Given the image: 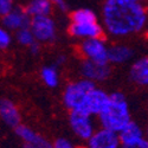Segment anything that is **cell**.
<instances>
[{"label": "cell", "instance_id": "cell-1", "mask_svg": "<svg viewBox=\"0 0 148 148\" xmlns=\"http://www.w3.org/2000/svg\"><path fill=\"white\" fill-rule=\"evenodd\" d=\"M102 25L113 38H125L142 32L148 25V12L139 0H104Z\"/></svg>", "mask_w": 148, "mask_h": 148}, {"label": "cell", "instance_id": "cell-2", "mask_svg": "<svg viewBox=\"0 0 148 148\" xmlns=\"http://www.w3.org/2000/svg\"><path fill=\"white\" fill-rule=\"evenodd\" d=\"M101 127L120 133L132 121L129 103L122 92L109 94V101L104 110L97 116Z\"/></svg>", "mask_w": 148, "mask_h": 148}, {"label": "cell", "instance_id": "cell-3", "mask_svg": "<svg viewBox=\"0 0 148 148\" xmlns=\"http://www.w3.org/2000/svg\"><path fill=\"white\" fill-rule=\"evenodd\" d=\"M97 87L96 83L87 78L72 81L65 85L62 94V102L69 112L78 110L82 112L90 92Z\"/></svg>", "mask_w": 148, "mask_h": 148}, {"label": "cell", "instance_id": "cell-4", "mask_svg": "<svg viewBox=\"0 0 148 148\" xmlns=\"http://www.w3.org/2000/svg\"><path fill=\"white\" fill-rule=\"evenodd\" d=\"M92 117L94 116L83 112H78V110L70 112L69 126L77 139L87 142L90 140V138L96 132V123Z\"/></svg>", "mask_w": 148, "mask_h": 148}, {"label": "cell", "instance_id": "cell-5", "mask_svg": "<svg viewBox=\"0 0 148 148\" xmlns=\"http://www.w3.org/2000/svg\"><path fill=\"white\" fill-rule=\"evenodd\" d=\"M78 51L83 59H89L97 63H109V45L104 42L102 37L81 40Z\"/></svg>", "mask_w": 148, "mask_h": 148}, {"label": "cell", "instance_id": "cell-6", "mask_svg": "<svg viewBox=\"0 0 148 148\" xmlns=\"http://www.w3.org/2000/svg\"><path fill=\"white\" fill-rule=\"evenodd\" d=\"M30 27L40 44L53 43L57 38V24L51 16H42L31 18Z\"/></svg>", "mask_w": 148, "mask_h": 148}, {"label": "cell", "instance_id": "cell-7", "mask_svg": "<svg viewBox=\"0 0 148 148\" xmlns=\"http://www.w3.org/2000/svg\"><path fill=\"white\" fill-rule=\"evenodd\" d=\"M78 71L83 78H87L95 83L107 81L112 73L110 63H97L89 59H82Z\"/></svg>", "mask_w": 148, "mask_h": 148}, {"label": "cell", "instance_id": "cell-8", "mask_svg": "<svg viewBox=\"0 0 148 148\" xmlns=\"http://www.w3.org/2000/svg\"><path fill=\"white\" fill-rule=\"evenodd\" d=\"M69 34L78 40H85L90 38H97L102 37L104 31L103 25L100 21H84V23H72L69 24Z\"/></svg>", "mask_w": 148, "mask_h": 148}, {"label": "cell", "instance_id": "cell-9", "mask_svg": "<svg viewBox=\"0 0 148 148\" xmlns=\"http://www.w3.org/2000/svg\"><path fill=\"white\" fill-rule=\"evenodd\" d=\"M88 146L90 148H121L122 142L117 132L101 127L96 129L88 141Z\"/></svg>", "mask_w": 148, "mask_h": 148}, {"label": "cell", "instance_id": "cell-10", "mask_svg": "<svg viewBox=\"0 0 148 148\" xmlns=\"http://www.w3.org/2000/svg\"><path fill=\"white\" fill-rule=\"evenodd\" d=\"M3 27L10 30L11 32H17L24 27L30 26L31 17L23 7H14L12 8L8 13L3 16L1 19Z\"/></svg>", "mask_w": 148, "mask_h": 148}, {"label": "cell", "instance_id": "cell-11", "mask_svg": "<svg viewBox=\"0 0 148 148\" xmlns=\"http://www.w3.org/2000/svg\"><path fill=\"white\" fill-rule=\"evenodd\" d=\"M0 117L4 125L16 129L21 125V114L18 106L10 98H1L0 101Z\"/></svg>", "mask_w": 148, "mask_h": 148}, {"label": "cell", "instance_id": "cell-12", "mask_svg": "<svg viewBox=\"0 0 148 148\" xmlns=\"http://www.w3.org/2000/svg\"><path fill=\"white\" fill-rule=\"evenodd\" d=\"M109 101V94L106 92L103 89L96 87L89 95L87 103H85L82 112L87 113L91 116H98L100 115Z\"/></svg>", "mask_w": 148, "mask_h": 148}, {"label": "cell", "instance_id": "cell-13", "mask_svg": "<svg viewBox=\"0 0 148 148\" xmlns=\"http://www.w3.org/2000/svg\"><path fill=\"white\" fill-rule=\"evenodd\" d=\"M129 78L139 87H148V56L136 58L129 69Z\"/></svg>", "mask_w": 148, "mask_h": 148}, {"label": "cell", "instance_id": "cell-14", "mask_svg": "<svg viewBox=\"0 0 148 148\" xmlns=\"http://www.w3.org/2000/svg\"><path fill=\"white\" fill-rule=\"evenodd\" d=\"M133 57H134V50L130 46L121 43L109 45L108 59L110 64H115V65L126 64L133 59Z\"/></svg>", "mask_w": 148, "mask_h": 148}, {"label": "cell", "instance_id": "cell-15", "mask_svg": "<svg viewBox=\"0 0 148 148\" xmlns=\"http://www.w3.org/2000/svg\"><path fill=\"white\" fill-rule=\"evenodd\" d=\"M55 5L51 0H30L24 7L31 18L42 17V16H51Z\"/></svg>", "mask_w": 148, "mask_h": 148}, {"label": "cell", "instance_id": "cell-16", "mask_svg": "<svg viewBox=\"0 0 148 148\" xmlns=\"http://www.w3.org/2000/svg\"><path fill=\"white\" fill-rule=\"evenodd\" d=\"M119 135H120L122 145H128V143L135 142V141L145 138L146 130H143L142 127L140 125H138L136 122L130 121L128 125L119 133Z\"/></svg>", "mask_w": 148, "mask_h": 148}, {"label": "cell", "instance_id": "cell-17", "mask_svg": "<svg viewBox=\"0 0 148 148\" xmlns=\"http://www.w3.org/2000/svg\"><path fill=\"white\" fill-rule=\"evenodd\" d=\"M40 79L47 88H57L59 85V71L56 64L45 65L40 70Z\"/></svg>", "mask_w": 148, "mask_h": 148}, {"label": "cell", "instance_id": "cell-18", "mask_svg": "<svg viewBox=\"0 0 148 148\" xmlns=\"http://www.w3.org/2000/svg\"><path fill=\"white\" fill-rule=\"evenodd\" d=\"M14 133L18 136L19 140H21V142H29V143H33L37 145L44 136L39 133H37L34 129H32L31 127L26 126V125H20L14 129Z\"/></svg>", "mask_w": 148, "mask_h": 148}, {"label": "cell", "instance_id": "cell-19", "mask_svg": "<svg viewBox=\"0 0 148 148\" xmlns=\"http://www.w3.org/2000/svg\"><path fill=\"white\" fill-rule=\"evenodd\" d=\"M98 20L96 13L87 7H81L70 13V21L72 23H84V21H96Z\"/></svg>", "mask_w": 148, "mask_h": 148}, {"label": "cell", "instance_id": "cell-20", "mask_svg": "<svg viewBox=\"0 0 148 148\" xmlns=\"http://www.w3.org/2000/svg\"><path fill=\"white\" fill-rule=\"evenodd\" d=\"M14 38H16V40L19 45H21L24 47H27V49L37 42L36 37H34L30 26L24 27V29L17 31V32H14Z\"/></svg>", "mask_w": 148, "mask_h": 148}, {"label": "cell", "instance_id": "cell-21", "mask_svg": "<svg viewBox=\"0 0 148 148\" xmlns=\"http://www.w3.org/2000/svg\"><path fill=\"white\" fill-rule=\"evenodd\" d=\"M13 42V36H12V32L5 27H1L0 30V47L1 50H6L8 49Z\"/></svg>", "mask_w": 148, "mask_h": 148}, {"label": "cell", "instance_id": "cell-22", "mask_svg": "<svg viewBox=\"0 0 148 148\" xmlns=\"http://www.w3.org/2000/svg\"><path fill=\"white\" fill-rule=\"evenodd\" d=\"M53 147L55 148H77L76 145L73 143L70 139L64 138V136H59L53 140Z\"/></svg>", "mask_w": 148, "mask_h": 148}, {"label": "cell", "instance_id": "cell-23", "mask_svg": "<svg viewBox=\"0 0 148 148\" xmlns=\"http://www.w3.org/2000/svg\"><path fill=\"white\" fill-rule=\"evenodd\" d=\"M14 7V0H0V14H1V17L8 13Z\"/></svg>", "mask_w": 148, "mask_h": 148}, {"label": "cell", "instance_id": "cell-24", "mask_svg": "<svg viewBox=\"0 0 148 148\" xmlns=\"http://www.w3.org/2000/svg\"><path fill=\"white\" fill-rule=\"evenodd\" d=\"M121 148H148V138L145 136L135 142H132L128 145H122Z\"/></svg>", "mask_w": 148, "mask_h": 148}, {"label": "cell", "instance_id": "cell-25", "mask_svg": "<svg viewBox=\"0 0 148 148\" xmlns=\"http://www.w3.org/2000/svg\"><path fill=\"white\" fill-rule=\"evenodd\" d=\"M53 3L55 7L59 8L60 11H66L68 8V4H66V0H51Z\"/></svg>", "mask_w": 148, "mask_h": 148}, {"label": "cell", "instance_id": "cell-26", "mask_svg": "<svg viewBox=\"0 0 148 148\" xmlns=\"http://www.w3.org/2000/svg\"><path fill=\"white\" fill-rule=\"evenodd\" d=\"M36 146H37V148H55L53 147V143L50 142L49 140H46L45 138H43Z\"/></svg>", "mask_w": 148, "mask_h": 148}, {"label": "cell", "instance_id": "cell-27", "mask_svg": "<svg viewBox=\"0 0 148 148\" xmlns=\"http://www.w3.org/2000/svg\"><path fill=\"white\" fill-rule=\"evenodd\" d=\"M40 45H42V44H40L39 42H36L32 46L29 47V50H30L33 55H36V53H38V52H39V50H40Z\"/></svg>", "mask_w": 148, "mask_h": 148}, {"label": "cell", "instance_id": "cell-28", "mask_svg": "<svg viewBox=\"0 0 148 148\" xmlns=\"http://www.w3.org/2000/svg\"><path fill=\"white\" fill-rule=\"evenodd\" d=\"M65 62H66V57H65L64 55H59V56L56 58V60H55V64H56L57 66H59V65H63Z\"/></svg>", "mask_w": 148, "mask_h": 148}, {"label": "cell", "instance_id": "cell-29", "mask_svg": "<svg viewBox=\"0 0 148 148\" xmlns=\"http://www.w3.org/2000/svg\"><path fill=\"white\" fill-rule=\"evenodd\" d=\"M21 148H37V146L33 143H29V142H23Z\"/></svg>", "mask_w": 148, "mask_h": 148}, {"label": "cell", "instance_id": "cell-30", "mask_svg": "<svg viewBox=\"0 0 148 148\" xmlns=\"http://www.w3.org/2000/svg\"><path fill=\"white\" fill-rule=\"evenodd\" d=\"M146 136L148 138V126H147V128H146Z\"/></svg>", "mask_w": 148, "mask_h": 148}, {"label": "cell", "instance_id": "cell-31", "mask_svg": "<svg viewBox=\"0 0 148 148\" xmlns=\"http://www.w3.org/2000/svg\"><path fill=\"white\" fill-rule=\"evenodd\" d=\"M83 148H90V147H89V146L87 145V146H85V147H83Z\"/></svg>", "mask_w": 148, "mask_h": 148}, {"label": "cell", "instance_id": "cell-32", "mask_svg": "<svg viewBox=\"0 0 148 148\" xmlns=\"http://www.w3.org/2000/svg\"><path fill=\"white\" fill-rule=\"evenodd\" d=\"M139 1H142V0H139Z\"/></svg>", "mask_w": 148, "mask_h": 148}]
</instances>
